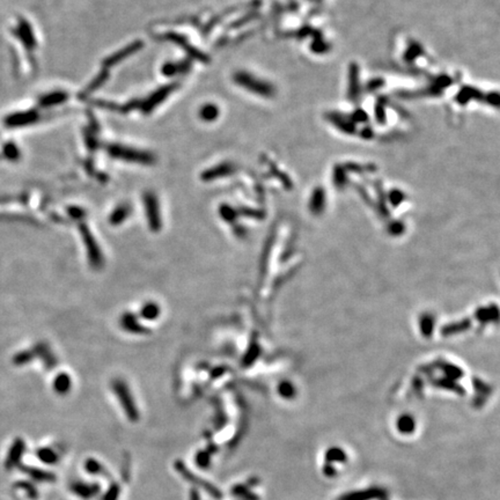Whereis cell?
Instances as JSON below:
<instances>
[{"label":"cell","mask_w":500,"mask_h":500,"mask_svg":"<svg viewBox=\"0 0 500 500\" xmlns=\"http://www.w3.org/2000/svg\"><path fill=\"white\" fill-rule=\"evenodd\" d=\"M234 80L238 85L242 86L243 88L250 90V92H254V94H257V95L269 97L273 94L272 87L268 82L256 78L251 73L240 71L235 73Z\"/></svg>","instance_id":"obj_1"},{"label":"cell","mask_w":500,"mask_h":500,"mask_svg":"<svg viewBox=\"0 0 500 500\" xmlns=\"http://www.w3.org/2000/svg\"><path fill=\"white\" fill-rule=\"evenodd\" d=\"M111 153L115 156H119L122 159H127L131 161H139V162H147L149 161V155L146 153H141L134 149H129L124 147H115L111 149Z\"/></svg>","instance_id":"obj_2"},{"label":"cell","mask_w":500,"mask_h":500,"mask_svg":"<svg viewBox=\"0 0 500 500\" xmlns=\"http://www.w3.org/2000/svg\"><path fill=\"white\" fill-rule=\"evenodd\" d=\"M145 206L146 212H147V218L149 219L152 227L156 228L160 226V218H159V207L156 204V199L152 195H147L145 198Z\"/></svg>","instance_id":"obj_3"},{"label":"cell","mask_w":500,"mask_h":500,"mask_svg":"<svg viewBox=\"0 0 500 500\" xmlns=\"http://www.w3.org/2000/svg\"><path fill=\"white\" fill-rule=\"evenodd\" d=\"M115 392H116V395H117L118 399H124V400H122V403H123L124 409H125V411L127 412V415L131 416V417L136 416V409H134V404L132 402V400L127 399V397H129V392H127L126 387L124 386L122 382L116 383Z\"/></svg>","instance_id":"obj_4"},{"label":"cell","mask_w":500,"mask_h":500,"mask_svg":"<svg viewBox=\"0 0 500 500\" xmlns=\"http://www.w3.org/2000/svg\"><path fill=\"white\" fill-rule=\"evenodd\" d=\"M200 117L204 120H207V122H211V120H214L218 117L219 110L218 108L215 107L214 104H207L205 107H203L200 109Z\"/></svg>","instance_id":"obj_5"},{"label":"cell","mask_w":500,"mask_h":500,"mask_svg":"<svg viewBox=\"0 0 500 500\" xmlns=\"http://www.w3.org/2000/svg\"><path fill=\"white\" fill-rule=\"evenodd\" d=\"M141 316L146 320H154L159 316V307L155 304H146L141 309Z\"/></svg>","instance_id":"obj_6"},{"label":"cell","mask_w":500,"mask_h":500,"mask_svg":"<svg viewBox=\"0 0 500 500\" xmlns=\"http://www.w3.org/2000/svg\"><path fill=\"white\" fill-rule=\"evenodd\" d=\"M70 386L71 381L67 375H60V377L56 380V383H54V388L60 393H66L67 390L70 389Z\"/></svg>","instance_id":"obj_7"},{"label":"cell","mask_w":500,"mask_h":500,"mask_svg":"<svg viewBox=\"0 0 500 500\" xmlns=\"http://www.w3.org/2000/svg\"><path fill=\"white\" fill-rule=\"evenodd\" d=\"M39 459L44 462H52L54 461V454L49 450H43L38 453Z\"/></svg>","instance_id":"obj_8"}]
</instances>
